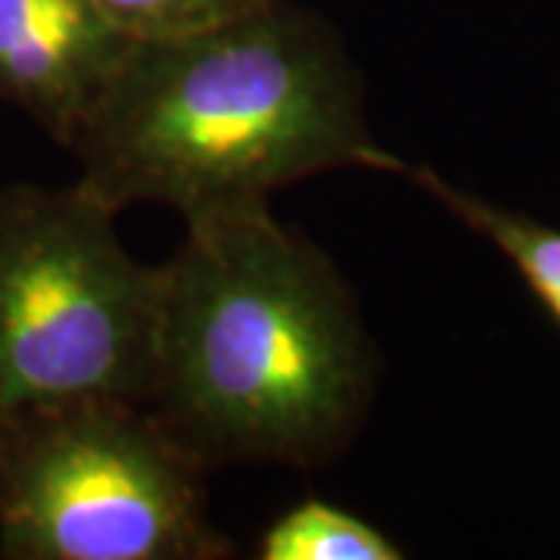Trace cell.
I'll list each match as a JSON object with an SVG mask.
<instances>
[{"mask_svg":"<svg viewBox=\"0 0 560 560\" xmlns=\"http://www.w3.org/2000/svg\"><path fill=\"white\" fill-rule=\"evenodd\" d=\"M116 209L84 190H0V415L69 399L147 405L160 265L116 234Z\"/></svg>","mask_w":560,"mask_h":560,"instance_id":"cell-4","label":"cell"},{"mask_svg":"<svg viewBox=\"0 0 560 560\" xmlns=\"http://www.w3.org/2000/svg\"><path fill=\"white\" fill-rule=\"evenodd\" d=\"M209 470L138 401L0 415V558L224 560Z\"/></svg>","mask_w":560,"mask_h":560,"instance_id":"cell-3","label":"cell"},{"mask_svg":"<svg viewBox=\"0 0 560 560\" xmlns=\"http://www.w3.org/2000/svg\"><path fill=\"white\" fill-rule=\"evenodd\" d=\"M259 560H401L396 541L340 504L305 499L265 526Z\"/></svg>","mask_w":560,"mask_h":560,"instance_id":"cell-7","label":"cell"},{"mask_svg":"<svg viewBox=\"0 0 560 560\" xmlns=\"http://www.w3.org/2000/svg\"><path fill=\"white\" fill-rule=\"evenodd\" d=\"M128 44L94 0H0V101L66 150Z\"/></svg>","mask_w":560,"mask_h":560,"instance_id":"cell-5","label":"cell"},{"mask_svg":"<svg viewBox=\"0 0 560 560\" xmlns=\"http://www.w3.org/2000/svg\"><path fill=\"white\" fill-rule=\"evenodd\" d=\"M128 40H168L200 35L259 13L275 0H94Z\"/></svg>","mask_w":560,"mask_h":560,"instance_id":"cell-8","label":"cell"},{"mask_svg":"<svg viewBox=\"0 0 560 560\" xmlns=\"http://www.w3.org/2000/svg\"><path fill=\"white\" fill-rule=\"evenodd\" d=\"M377 352L330 256L268 209L187 221L160 265L147 408L212 474L324 467L374 399Z\"/></svg>","mask_w":560,"mask_h":560,"instance_id":"cell-2","label":"cell"},{"mask_svg":"<svg viewBox=\"0 0 560 560\" xmlns=\"http://www.w3.org/2000/svg\"><path fill=\"white\" fill-rule=\"evenodd\" d=\"M109 209L160 202L184 221L268 209L337 168L401 175L364 116L340 35L287 0L168 40H131L66 143Z\"/></svg>","mask_w":560,"mask_h":560,"instance_id":"cell-1","label":"cell"},{"mask_svg":"<svg viewBox=\"0 0 560 560\" xmlns=\"http://www.w3.org/2000/svg\"><path fill=\"white\" fill-rule=\"evenodd\" d=\"M399 178L418 184L427 197L448 209L455 219L480 234L499 249L504 259L517 268V275L526 280L533 296L545 305V312L558 320L560 327V231L545 221L523 215L517 209H508L499 202H489L464 190L458 184L445 180L436 168L405 162Z\"/></svg>","mask_w":560,"mask_h":560,"instance_id":"cell-6","label":"cell"}]
</instances>
